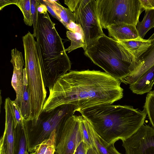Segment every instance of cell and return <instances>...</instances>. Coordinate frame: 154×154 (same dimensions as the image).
<instances>
[{"mask_svg":"<svg viewBox=\"0 0 154 154\" xmlns=\"http://www.w3.org/2000/svg\"><path fill=\"white\" fill-rule=\"evenodd\" d=\"M121 82L100 71H69L48 88L49 95L42 112L67 104L75 105L78 112L96 106L112 104L123 97Z\"/></svg>","mask_w":154,"mask_h":154,"instance_id":"cell-1","label":"cell"},{"mask_svg":"<svg viewBox=\"0 0 154 154\" xmlns=\"http://www.w3.org/2000/svg\"><path fill=\"white\" fill-rule=\"evenodd\" d=\"M90 123L104 140L114 144L130 137L144 124L146 110L134 109L130 106L104 104L79 112Z\"/></svg>","mask_w":154,"mask_h":154,"instance_id":"cell-2","label":"cell"},{"mask_svg":"<svg viewBox=\"0 0 154 154\" xmlns=\"http://www.w3.org/2000/svg\"><path fill=\"white\" fill-rule=\"evenodd\" d=\"M55 25L48 12L45 14L38 13L36 46L43 81L48 88L70 71L71 66Z\"/></svg>","mask_w":154,"mask_h":154,"instance_id":"cell-3","label":"cell"},{"mask_svg":"<svg viewBox=\"0 0 154 154\" xmlns=\"http://www.w3.org/2000/svg\"><path fill=\"white\" fill-rule=\"evenodd\" d=\"M84 51L94 64L116 79L120 80L131 72L122 44L105 35Z\"/></svg>","mask_w":154,"mask_h":154,"instance_id":"cell-4","label":"cell"},{"mask_svg":"<svg viewBox=\"0 0 154 154\" xmlns=\"http://www.w3.org/2000/svg\"><path fill=\"white\" fill-rule=\"evenodd\" d=\"M28 32L22 37L24 51L25 69L29 88L31 110L30 121H36L42 112L47 91L42 69L38 54L36 42Z\"/></svg>","mask_w":154,"mask_h":154,"instance_id":"cell-5","label":"cell"},{"mask_svg":"<svg viewBox=\"0 0 154 154\" xmlns=\"http://www.w3.org/2000/svg\"><path fill=\"white\" fill-rule=\"evenodd\" d=\"M77 110L72 104L62 105L51 111L42 112L36 121H25L28 152H33L34 148L48 138L54 130L59 131Z\"/></svg>","mask_w":154,"mask_h":154,"instance_id":"cell-6","label":"cell"},{"mask_svg":"<svg viewBox=\"0 0 154 154\" xmlns=\"http://www.w3.org/2000/svg\"><path fill=\"white\" fill-rule=\"evenodd\" d=\"M99 20L102 29L120 24L136 26L144 11L139 0H97Z\"/></svg>","mask_w":154,"mask_h":154,"instance_id":"cell-7","label":"cell"},{"mask_svg":"<svg viewBox=\"0 0 154 154\" xmlns=\"http://www.w3.org/2000/svg\"><path fill=\"white\" fill-rule=\"evenodd\" d=\"M73 13L75 23L82 28L84 34V51L105 34L101 27L95 0H79Z\"/></svg>","mask_w":154,"mask_h":154,"instance_id":"cell-8","label":"cell"},{"mask_svg":"<svg viewBox=\"0 0 154 154\" xmlns=\"http://www.w3.org/2000/svg\"><path fill=\"white\" fill-rule=\"evenodd\" d=\"M82 117V115L72 116L57 133L56 154H74L79 144L84 141Z\"/></svg>","mask_w":154,"mask_h":154,"instance_id":"cell-9","label":"cell"},{"mask_svg":"<svg viewBox=\"0 0 154 154\" xmlns=\"http://www.w3.org/2000/svg\"><path fill=\"white\" fill-rule=\"evenodd\" d=\"M122 142L126 154H154V129L143 124Z\"/></svg>","mask_w":154,"mask_h":154,"instance_id":"cell-10","label":"cell"},{"mask_svg":"<svg viewBox=\"0 0 154 154\" xmlns=\"http://www.w3.org/2000/svg\"><path fill=\"white\" fill-rule=\"evenodd\" d=\"M11 57L10 62L14 68L11 84L16 94L14 101L20 107L23 100V67L25 63L22 53L16 48L11 50Z\"/></svg>","mask_w":154,"mask_h":154,"instance_id":"cell-11","label":"cell"},{"mask_svg":"<svg viewBox=\"0 0 154 154\" xmlns=\"http://www.w3.org/2000/svg\"><path fill=\"white\" fill-rule=\"evenodd\" d=\"M148 39L151 40V45L139 58L130 73L120 80L121 82L130 85L134 83L154 65V33Z\"/></svg>","mask_w":154,"mask_h":154,"instance_id":"cell-12","label":"cell"},{"mask_svg":"<svg viewBox=\"0 0 154 154\" xmlns=\"http://www.w3.org/2000/svg\"><path fill=\"white\" fill-rule=\"evenodd\" d=\"M123 45L127 62L131 72L136 66L140 57L148 49L151 40L140 37L133 39L118 41Z\"/></svg>","mask_w":154,"mask_h":154,"instance_id":"cell-13","label":"cell"},{"mask_svg":"<svg viewBox=\"0 0 154 154\" xmlns=\"http://www.w3.org/2000/svg\"><path fill=\"white\" fill-rule=\"evenodd\" d=\"M5 126L4 145L6 154H15L14 131L12 115L8 98L5 100Z\"/></svg>","mask_w":154,"mask_h":154,"instance_id":"cell-14","label":"cell"},{"mask_svg":"<svg viewBox=\"0 0 154 154\" xmlns=\"http://www.w3.org/2000/svg\"><path fill=\"white\" fill-rule=\"evenodd\" d=\"M109 35L117 41L130 40L139 37L136 26L125 24L113 25L106 28Z\"/></svg>","mask_w":154,"mask_h":154,"instance_id":"cell-15","label":"cell"},{"mask_svg":"<svg viewBox=\"0 0 154 154\" xmlns=\"http://www.w3.org/2000/svg\"><path fill=\"white\" fill-rule=\"evenodd\" d=\"M154 84V65L145 72L135 82L130 85L133 93L143 94L149 93Z\"/></svg>","mask_w":154,"mask_h":154,"instance_id":"cell-16","label":"cell"},{"mask_svg":"<svg viewBox=\"0 0 154 154\" xmlns=\"http://www.w3.org/2000/svg\"><path fill=\"white\" fill-rule=\"evenodd\" d=\"M88 129L92 145L99 154H122L116 149L114 144H109L102 138L95 131L88 121Z\"/></svg>","mask_w":154,"mask_h":154,"instance_id":"cell-17","label":"cell"},{"mask_svg":"<svg viewBox=\"0 0 154 154\" xmlns=\"http://www.w3.org/2000/svg\"><path fill=\"white\" fill-rule=\"evenodd\" d=\"M43 2L50 7L59 19V21L66 28L71 21L75 22L74 14L68 8L62 6L58 0H43Z\"/></svg>","mask_w":154,"mask_h":154,"instance_id":"cell-18","label":"cell"},{"mask_svg":"<svg viewBox=\"0 0 154 154\" xmlns=\"http://www.w3.org/2000/svg\"><path fill=\"white\" fill-rule=\"evenodd\" d=\"M14 131L15 154H26L28 143L25 122L17 125Z\"/></svg>","mask_w":154,"mask_h":154,"instance_id":"cell-19","label":"cell"},{"mask_svg":"<svg viewBox=\"0 0 154 154\" xmlns=\"http://www.w3.org/2000/svg\"><path fill=\"white\" fill-rule=\"evenodd\" d=\"M23 100L20 107L21 113L24 121H30L31 103L30 92L27 75L25 68L23 70Z\"/></svg>","mask_w":154,"mask_h":154,"instance_id":"cell-20","label":"cell"},{"mask_svg":"<svg viewBox=\"0 0 154 154\" xmlns=\"http://www.w3.org/2000/svg\"><path fill=\"white\" fill-rule=\"evenodd\" d=\"M57 131L54 130L49 137L43 141L34 149L35 154H54Z\"/></svg>","mask_w":154,"mask_h":154,"instance_id":"cell-21","label":"cell"},{"mask_svg":"<svg viewBox=\"0 0 154 154\" xmlns=\"http://www.w3.org/2000/svg\"><path fill=\"white\" fill-rule=\"evenodd\" d=\"M154 27V10L145 11V15L141 22H137L136 29L139 36L143 39L146 33Z\"/></svg>","mask_w":154,"mask_h":154,"instance_id":"cell-22","label":"cell"},{"mask_svg":"<svg viewBox=\"0 0 154 154\" xmlns=\"http://www.w3.org/2000/svg\"><path fill=\"white\" fill-rule=\"evenodd\" d=\"M10 5L15 4L20 9L23 16L25 23L29 26L32 25L31 15L30 0H11Z\"/></svg>","mask_w":154,"mask_h":154,"instance_id":"cell-23","label":"cell"},{"mask_svg":"<svg viewBox=\"0 0 154 154\" xmlns=\"http://www.w3.org/2000/svg\"><path fill=\"white\" fill-rule=\"evenodd\" d=\"M67 37L71 41V44L65 49V51L69 53L80 47L83 48L84 41V36L79 32H74L70 31L66 32Z\"/></svg>","mask_w":154,"mask_h":154,"instance_id":"cell-24","label":"cell"},{"mask_svg":"<svg viewBox=\"0 0 154 154\" xmlns=\"http://www.w3.org/2000/svg\"><path fill=\"white\" fill-rule=\"evenodd\" d=\"M146 110L149 119L154 129V90L148 93L143 106Z\"/></svg>","mask_w":154,"mask_h":154,"instance_id":"cell-25","label":"cell"},{"mask_svg":"<svg viewBox=\"0 0 154 154\" xmlns=\"http://www.w3.org/2000/svg\"><path fill=\"white\" fill-rule=\"evenodd\" d=\"M31 0V15L33 28V35L34 37L37 35L38 23V8L40 4L39 0Z\"/></svg>","mask_w":154,"mask_h":154,"instance_id":"cell-26","label":"cell"},{"mask_svg":"<svg viewBox=\"0 0 154 154\" xmlns=\"http://www.w3.org/2000/svg\"><path fill=\"white\" fill-rule=\"evenodd\" d=\"M66 28L69 31L74 32H79L84 36V31L81 26L73 21L71 22Z\"/></svg>","mask_w":154,"mask_h":154,"instance_id":"cell-27","label":"cell"},{"mask_svg":"<svg viewBox=\"0 0 154 154\" xmlns=\"http://www.w3.org/2000/svg\"><path fill=\"white\" fill-rule=\"evenodd\" d=\"M143 10H154V0H139Z\"/></svg>","mask_w":154,"mask_h":154,"instance_id":"cell-28","label":"cell"},{"mask_svg":"<svg viewBox=\"0 0 154 154\" xmlns=\"http://www.w3.org/2000/svg\"><path fill=\"white\" fill-rule=\"evenodd\" d=\"M79 0H64V3L72 12L75 10V7Z\"/></svg>","mask_w":154,"mask_h":154,"instance_id":"cell-29","label":"cell"},{"mask_svg":"<svg viewBox=\"0 0 154 154\" xmlns=\"http://www.w3.org/2000/svg\"><path fill=\"white\" fill-rule=\"evenodd\" d=\"M87 148L86 143L83 141L78 146L74 154H86Z\"/></svg>","mask_w":154,"mask_h":154,"instance_id":"cell-30","label":"cell"},{"mask_svg":"<svg viewBox=\"0 0 154 154\" xmlns=\"http://www.w3.org/2000/svg\"><path fill=\"white\" fill-rule=\"evenodd\" d=\"M40 1V4L38 8V13L40 14H45L47 13V7L45 3H42Z\"/></svg>","mask_w":154,"mask_h":154,"instance_id":"cell-31","label":"cell"},{"mask_svg":"<svg viewBox=\"0 0 154 154\" xmlns=\"http://www.w3.org/2000/svg\"><path fill=\"white\" fill-rule=\"evenodd\" d=\"M5 140V134L3 135L1 138L0 139V154H6L5 150L4 145Z\"/></svg>","mask_w":154,"mask_h":154,"instance_id":"cell-32","label":"cell"},{"mask_svg":"<svg viewBox=\"0 0 154 154\" xmlns=\"http://www.w3.org/2000/svg\"><path fill=\"white\" fill-rule=\"evenodd\" d=\"M86 154H99L94 146L88 148Z\"/></svg>","mask_w":154,"mask_h":154,"instance_id":"cell-33","label":"cell"},{"mask_svg":"<svg viewBox=\"0 0 154 154\" xmlns=\"http://www.w3.org/2000/svg\"><path fill=\"white\" fill-rule=\"evenodd\" d=\"M47 9L48 11L49 12V13L51 14V15L52 16L56 18L59 21V19L58 17L57 16L56 14L54 13V11L49 6L46 5Z\"/></svg>","mask_w":154,"mask_h":154,"instance_id":"cell-34","label":"cell"},{"mask_svg":"<svg viewBox=\"0 0 154 154\" xmlns=\"http://www.w3.org/2000/svg\"><path fill=\"white\" fill-rule=\"evenodd\" d=\"M26 154H35V153L34 152H30L29 153V152H27Z\"/></svg>","mask_w":154,"mask_h":154,"instance_id":"cell-35","label":"cell"}]
</instances>
